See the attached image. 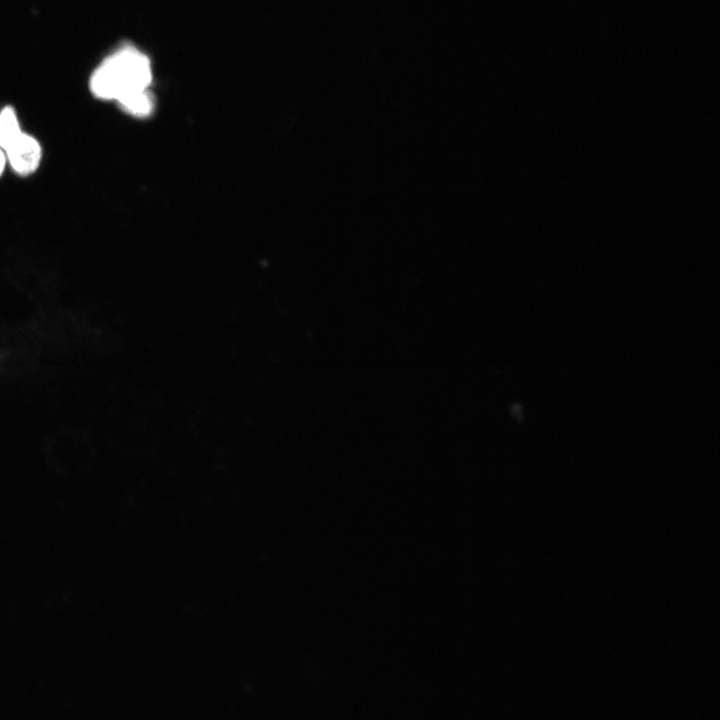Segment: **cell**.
Listing matches in <instances>:
<instances>
[{
	"label": "cell",
	"mask_w": 720,
	"mask_h": 720,
	"mask_svg": "<svg viewBox=\"0 0 720 720\" xmlns=\"http://www.w3.org/2000/svg\"><path fill=\"white\" fill-rule=\"evenodd\" d=\"M117 103L123 111L137 118L149 116L154 108V100L149 90L132 94Z\"/></svg>",
	"instance_id": "277c9868"
},
{
	"label": "cell",
	"mask_w": 720,
	"mask_h": 720,
	"mask_svg": "<svg viewBox=\"0 0 720 720\" xmlns=\"http://www.w3.org/2000/svg\"><path fill=\"white\" fill-rule=\"evenodd\" d=\"M23 133L17 113L12 106L0 110V148L5 151Z\"/></svg>",
	"instance_id": "3957f363"
},
{
	"label": "cell",
	"mask_w": 720,
	"mask_h": 720,
	"mask_svg": "<svg viewBox=\"0 0 720 720\" xmlns=\"http://www.w3.org/2000/svg\"><path fill=\"white\" fill-rule=\"evenodd\" d=\"M6 163H7V161H6L5 153H4V151L0 148V176L2 175V173H3L4 169H5Z\"/></svg>",
	"instance_id": "5b68a950"
},
{
	"label": "cell",
	"mask_w": 720,
	"mask_h": 720,
	"mask_svg": "<svg viewBox=\"0 0 720 720\" xmlns=\"http://www.w3.org/2000/svg\"><path fill=\"white\" fill-rule=\"evenodd\" d=\"M152 68L149 58L132 46H124L106 57L89 80L92 95L106 101H120L149 90Z\"/></svg>",
	"instance_id": "6da1fadb"
},
{
	"label": "cell",
	"mask_w": 720,
	"mask_h": 720,
	"mask_svg": "<svg viewBox=\"0 0 720 720\" xmlns=\"http://www.w3.org/2000/svg\"><path fill=\"white\" fill-rule=\"evenodd\" d=\"M6 161L13 171L21 176L34 173L42 159V148L38 140L23 132L5 151Z\"/></svg>",
	"instance_id": "7a4b0ae2"
}]
</instances>
